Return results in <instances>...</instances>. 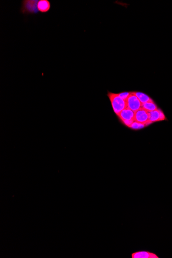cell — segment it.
I'll return each mask as SVG.
<instances>
[{
    "label": "cell",
    "mask_w": 172,
    "mask_h": 258,
    "mask_svg": "<svg viewBox=\"0 0 172 258\" xmlns=\"http://www.w3.org/2000/svg\"><path fill=\"white\" fill-rule=\"evenodd\" d=\"M133 93L138 97V99L139 100L140 102H141L142 104L147 103V102H152V101H153L152 100V99H150L149 96H147V95L144 94V93H141V92H133Z\"/></svg>",
    "instance_id": "cell-9"
},
{
    "label": "cell",
    "mask_w": 172,
    "mask_h": 258,
    "mask_svg": "<svg viewBox=\"0 0 172 258\" xmlns=\"http://www.w3.org/2000/svg\"><path fill=\"white\" fill-rule=\"evenodd\" d=\"M141 108L148 112L153 111L158 109L157 106H156L153 101L142 104Z\"/></svg>",
    "instance_id": "cell-10"
},
{
    "label": "cell",
    "mask_w": 172,
    "mask_h": 258,
    "mask_svg": "<svg viewBox=\"0 0 172 258\" xmlns=\"http://www.w3.org/2000/svg\"><path fill=\"white\" fill-rule=\"evenodd\" d=\"M126 103L127 107L134 112L141 108L142 103L133 92L130 93L129 97L126 100Z\"/></svg>",
    "instance_id": "cell-3"
},
{
    "label": "cell",
    "mask_w": 172,
    "mask_h": 258,
    "mask_svg": "<svg viewBox=\"0 0 172 258\" xmlns=\"http://www.w3.org/2000/svg\"><path fill=\"white\" fill-rule=\"evenodd\" d=\"M38 0H24L22 2L21 12L24 15H34L39 13L37 8Z\"/></svg>",
    "instance_id": "cell-2"
},
{
    "label": "cell",
    "mask_w": 172,
    "mask_h": 258,
    "mask_svg": "<svg viewBox=\"0 0 172 258\" xmlns=\"http://www.w3.org/2000/svg\"><path fill=\"white\" fill-rule=\"evenodd\" d=\"M134 122V120H131V121H123V122L124 123V124H125L126 125H127V126H131V124Z\"/></svg>",
    "instance_id": "cell-13"
},
{
    "label": "cell",
    "mask_w": 172,
    "mask_h": 258,
    "mask_svg": "<svg viewBox=\"0 0 172 258\" xmlns=\"http://www.w3.org/2000/svg\"><path fill=\"white\" fill-rule=\"evenodd\" d=\"M145 126H146L145 124L140 123H138V122L134 121V122L131 124V126H130V127L133 128V129H137L143 128Z\"/></svg>",
    "instance_id": "cell-11"
},
{
    "label": "cell",
    "mask_w": 172,
    "mask_h": 258,
    "mask_svg": "<svg viewBox=\"0 0 172 258\" xmlns=\"http://www.w3.org/2000/svg\"><path fill=\"white\" fill-rule=\"evenodd\" d=\"M131 258H159V256L154 252L149 251L140 250L133 252Z\"/></svg>",
    "instance_id": "cell-6"
},
{
    "label": "cell",
    "mask_w": 172,
    "mask_h": 258,
    "mask_svg": "<svg viewBox=\"0 0 172 258\" xmlns=\"http://www.w3.org/2000/svg\"><path fill=\"white\" fill-rule=\"evenodd\" d=\"M119 95L120 96V97L122 99H123L125 101L127 100V98L129 97L130 93V92H123V93H119Z\"/></svg>",
    "instance_id": "cell-12"
},
{
    "label": "cell",
    "mask_w": 172,
    "mask_h": 258,
    "mask_svg": "<svg viewBox=\"0 0 172 258\" xmlns=\"http://www.w3.org/2000/svg\"><path fill=\"white\" fill-rule=\"evenodd\" d=\"M149 112L142 108L134 112V120L135 122L146 125L147 122H149Z\"/></svg>",
    "instance_id": "cell-4"
},
{
    "label": "cell",
    "mask_w": 172,
    "mask_h": 258,
    "mask_svg": "<svg viewBox=\"0 0 172 258\" xmlns=\"http://www.w3.org/2000/svg\"><path fill=\"white\" fill-rule=\"evenodd\" d=\"M37 8L40 13H47L51 8V4L48 0H39L37 4Z\"/></svg>",
    "instance_id": "cell-8"
},
{
    "label": "cell",
    "mask_w": 172,
    "mask_h": 258,
    "mask_svg": "<svg viewBox=\"0 0 172 258\" xmlns=\"http://www.w3.org/2000/svg\"><path fill=\"white\" fill-rule=\"evenodd\" d=\"M118 116L121 120L122 121V122L124 121L134 120V112L126 106L120 112Z\"/></svg>",
    "instance_id": "cell-7"
},
{
    "label": "cell",
    "mask_w": 172,
    "mask_h": 258,
    "mask_svg": "<svg viewBox=\"0 0 172 258\" xmlns=\"http://www.w3.org/2000/svg\"><path fill=\"white\" fill-rule=\"evenodd\" d=\"M108 96L109 99L114 112L118 116L122 111L126 107V101L122 99L118 94L109 92Z\"/></svg>",
    "instance_id": "cell-1"
},
{
    "label": "cell",
    "mask_w": 172,
    "mask_h": 258,
    "mask_svg": "<svg viewBox=\"0 0 172 258\" xmlns=\"http://www.w3.org/2000/svg\"><path fill=\"white\" fill-rule=\"evenodd\" d=\"M149 122H150L151 123L152 122L164 120L165 119L164 113L160 109H158L153 111L149 112Z\"/></svg>",
    "instance_id": "cell-5"
}]
</instances>
